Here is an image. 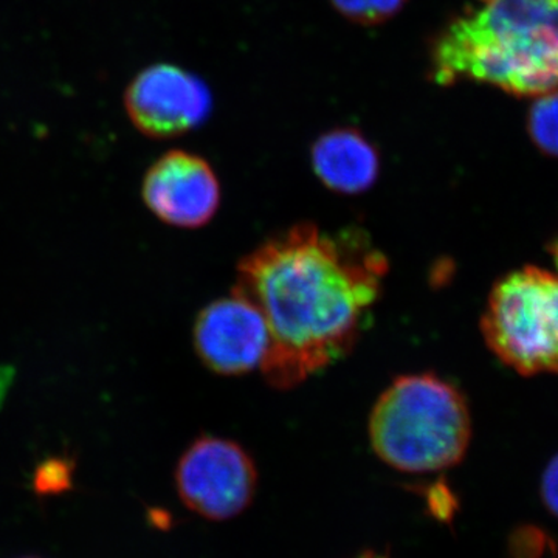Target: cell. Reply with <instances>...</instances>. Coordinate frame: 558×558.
I'll use <instances>...</instances> for the list:
<instances>
[{
    "instance_id": "cell-3",
    "label": "cell",
    "mask_w": 558,
    "mask_h": 558,
    "mask_svg": "<svg viewBox=\"0 0 558 558\" xmlns=\"http://www.w3.org/2000/svg\"><path fill=\"white\" fill-rule=\"evenodd\" d=\"M472 414L461 389L436 374H409L389 384L368 421L371 449L403 473L454 468L472 440Z\"/></svg>"
},
{
    "instance_id": "cell-7",
    "label": "cell",
    "mask_w": 558,
    "mask_h": 558,
    "mask_svg": "<svg viewBox=\"0 0 558 558\" xmlns=\"http://www.w3.org/2000/svg\"><path fill=\"white\" fill-rule=\"evenodd\" d=\"M193 344L211 373L244 376L260 368L269 347V329L258 307L231 289L229 296L211 301L199 312Z\"/></svg>"
},
{
    "instance_id": "cell-2",
    "label": "cell",
    "mask_w": 558,
    "mask_h": 558,
    "mask_svg": "<svg viewBox=\"0 0 558 558\" xmlns=\"http://www.w3.org/2000/svg\"><path fill=\"white\" fill-rule=\"evenodd\" d=\"M439 86L472 80L519 97L558 89V0H475L432 47Z\"/></svg>"
},
{
    "instance_id": "cell-9",
    "label": "cell",
    "mask_w": 558,
    "mask_h": 558,
    "mask_svg": "<svg viewBox=\"0 0 558 558\" xmlns=\"http://www.w3.org/2000/svg\"><path fill=\"white\" fill-rule=\"evenodd\" d=\"M312 168L326 189L355 196L376 185L379 150L359 130L337 128L312 146Z\"/></svg>"
},
{
    "instance_id": "cell-14",
    "label": "cell",
    "mask_w": 558,
    "mask_h": 558,
    "mask_svg": "<svg viewBox=\"0 0 558 558\" xmlns=\"http://www.w3.org/2000/svg\"><path fill=\"white\" fill-rule=\"evenodd\" d=\"M549 253L550 256H553L554 264H556L558 270V238L553 242V244L549 245Z\"/></svg>"
},
{
    "instance_id": "cell-12",
    "label": "cell",
    "mask_w": 558,
    "mask_h": 558,
    "mask_svg": "<svg viewBox=\"0 0 558 558\" xmlns=\"http://www.w3.org/2000/svg\"><path fill=\"white\" fill-rule=\"evenodd\" d=\"M75 462L65 458H49L40 462L33 476V487L39 497L61 495L72 488Z\"/></svg>"
},
{
    "instance_id": "cell-8",
    "label": "cell",
    "mask_w": 558,
    "mask_h": 558,
    "mask_svg": "<svg viewBox=\"0 0 558 558\" xmlns=\"http://www.w3.org/2000/svg\"><path fill=\"white\" fill-rule=\"evenodd\" d=\"M142 197L168 226L201 229L218 213L220 185L207 160L186 150H170L146 172Z\"/></svg>"
},
{
    "instance_id": "cell-15",
    "label": "cell",
    "mask_w": 558,
    "mask_h": 558,
    "mask_svg": "<svg viewBox=\"0 0 558 558\" xmlns=\"http://www.w3.org/2000/svg\"><path fill=\"white\" fill-rule=\"evenodd\" d=\"M357 558H388L384 556V554L376 553V550H365V553L360 554Z\"/></svg>"
},
{
    "instance_id": "cell-6",
    "label": "cell",
    "mask_w": 558,
    "mask_h": 558,
    "mask_svg": "<svg viewBox=\"0 0 558 558\" xmlns=\"http://www.w3.org/2000/svg\"><path fill=\"white\" fill-rule=\"evenodd\" d=\"M124 108L138 132L149 138H174L199 128L211 112L207 84L172 64H154L131 81Z\"/></svg>"
},
{
    "instance_id": "cell-1",
    "label": "cell",
    "mask_w": 558,
    "mask_h": 558,
    "mask_svg": "<svg viewBox=\"0 0 558 558\" xmlns=\"http://www.w3.org/2000/svg\"><path fill=\"white\" fill-rule=\"evenodd\" d=\"M388 260L357 233L300 222L240 259L233 290L269 329L260 374L289 391L348 357L380 299Z\"/></svg>"
},
{
    "instance_id": "cell-4",
    "label": "cell",
    "mask_w": 558,
    "mask_h": 558,
    "mask_svg": "<svg viewBox=\"0 0 558 558\" xmlns=\"http://www.w3.org/2000/svg\"><path fill=\"white\" fill-rule=\"evenodd\" d=\"M481 332L495 357L521 376L558 374V274L526 266L499 278Z\"/></svg>"
},
{
    "instance_id": "cell-16",
    "label": "cell",
    "mask_w": 558,
    "mask_h": 558,
    "mask_svg": "<svg viewBox=\"0 0 558 558\" xmlns=\"http://www.w3.org/2000/svg\"><path fill=\"white\" fill-rule=\"evenodd\" d=\"M27 558H33V557H27Z\"/></svg>"
},
{
    "instance_id": "cell-13",
    "label": "cell",
    "mask_w": 558,
    "mask_h": 558,
    "mask_svg": "<svg viewBox=\"0 0 558 558\" xmlns=\"http://www.w3.org/2000/svg\"><path fill=\"white\" fill-rule=\"evenodd\" d=\"M539 497L545 508L558 519V454L546 465L539 483Z\"/></svg>"
},
{
    "instance_id": "cell-10",
    "label": "cell",
    "mask_w": 558,
    "mask_h": 558,
    "mask_svg": "<svg viewBox=\"0 0 558 558\" xmlns=\"http://www.w3.org/2000/svg\"><path fill=\"white\" fill-rule=\"evenodd\" d=\"M527 130L538 149L558 157V89L548 92L532 105Z\"/></svg>"
},
{
    "instance_id": "cell-11",
    "label": "cell",
    "mask_w": 558,
    "mask_h": 558,
    "mask_svg": "<svg viewBox=\"0 0 558 558\" xmlns=\"http://www.w3.org/2000/svg\"><path fill=\"white\" fill-rule=\"evenodd\" d=\"M409 0H330L333 9L360 25H379L395 17Z\"/></svg>"
},
{
    "instance_id": "cell-5",
    "label": "cell",
    "mask_w": 558,
    "mask_h": 558,
    "mask_svg": "<svg viewBox=\"0 0 558 558\" xmlns=\"http://www.w3.org/2000/svg\"><path fill=\"white\" fill-rule=\"evenodd\" d=\"M175 488L191 512L209 521H227L252 505L258 469L241 444L201 436L179 459Z\"/></svg>"
}]
</instances>
